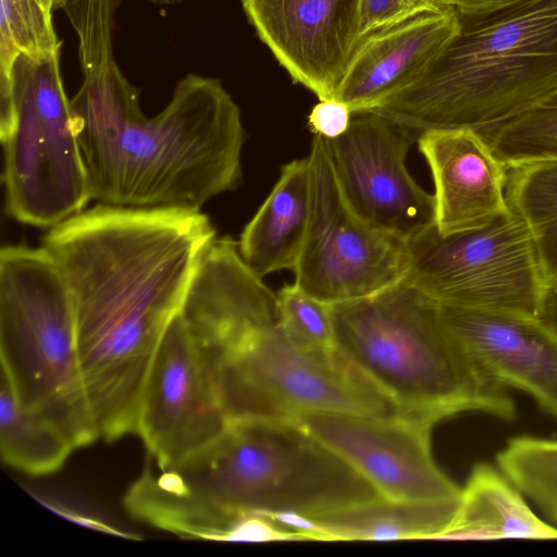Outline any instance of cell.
I'll list each match as a JSON object with an SVG mask.
<instances>
[{
  "mask_svg": "<svg viewBox=\"0 0 557 557\" xmlns=\"http://www.w3.org/2000/svg\"><path fill=\"white\" fill-rule=\"evenodd\" d=\"M215 234L200 210L99 203L45 236L70 292L85 389L106 441L137 434L156 351Z\"/></svg>",
  "mask_w": 557,
  "mask_h": 557,
  "instance_id": "6da1fadb",
  "label": "cell"
},
{
  "mask_svg": "<svg viewBox=\"0 0 557 557\" xmlns=\"http://www.w3.org/2000/svg\"><path fill=\"white\" fill-rule=\"evenodd\" d=\"M380 496L296 422L240 419L176 466L161 469L149 460L126 500L133 517L151 527L231 541L246 513L314 516Z\"/></svg>",
  "mask_w": 557,
  "mask_h": 557,
  "instance_id": "7a4b0ae2",
  "label": "cell"
},
{
  "mask_svg": "<svg viewBox=\"0 0 557 557\" xmlns=\"http://www.w3.org/2000/svg\"><path fill=\"white\" fill-rule=\"evenodd\" d=\"M71 103L90 199L101 205L200 210L242 180L245 128L219 78L187 74L154 116L136 87Z\"/></svg>",
  "mask_w": 557,
  "mask_h": 557,
  "instance_id": "3957f363",
  "label": "cell"
},
{
  "mask_svg": "<svg viewBox=\"0 0 557 557\" xmlns=\"http://www.w3.org/2000/svg\"><path fill=\"white\" fill-rule=\"evenodd\" d=\"M458 16L457 35L429 70L371 111L414 139L433 129L483 132L557 89V0Z\"/></svg>",
  "mask_w": 557,
  "mask_h": 557,
  "instance_id": "277c9868",
  "label": "cell"
},
{
  "mask_svg": "<svg viewBox=\"0 0 557 557\" xmlns=\"http://www.w3.org/2000/svg\"><path fill=\"white\" fill-rule=\"evenodd\" d=\"M336 350L407 414L436 423L461 412L513 420L507 387L445 323L438 304L401 282L331 305Z\"/></svg>",
  "mask_w": 557,
  "mask_h": 557,
  "instance_id": "5b68a950",
  "label": "cell"
},
{
  "mask_svg": "<svg viewBox=\"0 0 557 557\" xmlns=\"http://www.w3.org/2000/svg\"><path fill=\"white\" fill-rule=\"evenodd\" d=\"M230 420L293 421L306 412L407 416L336 349L309 350L278 321L236 307L184 317Z\"/></svg>",
  "mask_w": 557,
  "mask_h": 557,
  "instance_id": "8992f818",
  "label": "cell"
},
{
  "mask_svg": "<svg viewBox=\"0 0 557 557\" xmlns=\"http://www.w3.org/2000/svg\"><path fill=\"white\" fill-rule=\"evenodd\" d=\"M0 357L22 404L57 423L75 449L100 436L81 370L70 292L44 247L1 248Z\"/></svg>",
  "mask_w": 557,
  "mask_h": 557,
  "instance_id": "52a82bcc",
  "label": "cell"
},
{
  "mask_svg": "<svg viewBox=\"0 0 557 557\" xmlns=\"http://www.w3.org/2000/svg\"><path fill=\"white\" fill-rule=\"evenodd\" d=\"M60 55L20 54L0 89L5 209L36 227L52 228L91 200Z\"/></svg>",
  "mask_w": 557,
  "mask_h": 557,
  "instance_id": "ba28073f",
  "label": "cell"
},
{
  "mask_svg": "<svg viewBox=\"0 0 557 557\" xmlns=\"http://www.w3.org/2000/svg\"><path fill=\"white\" fill-rule=\"evenodd\" d=\"M404 280L441 306L539 317L547 288L531 237L511 211L480 228L408 240Z\"/></svg>",
  "mask_w": 557,
  "mask_h": 557,
  "instance_id": "9c48e42d",
  "label": "cell"
},
{
  "mask_svg": "<svg viewBox=\"0 0 557 557\" xmlns=\"http://www.w3.org/2000/svg\"><path fill=\"white\" fill-rule=\"evenodd\" d=\"M311 210L306 240L293 270L295 284L330 305L361 299L408 272V242L358 216L337 183L324 137L314 134L308 156Z\"/></svg>",
  "mask_w": 557,
  "mask_h": 557,
  "instance_id": "30bf717a",
  "label": "cell"
},
{
  "mask_svg": "<svg viewBox=\"0 0 557 557\" xmlns=\"http://www.w3.org/2000/svg\"><path fill=\"white\" fill-rule=\"evenodd\" d=\"M356 114L343 135L325 139L339 188L363 221L408 242L435 225L434 196L406 165L414 138L377 113Z\"/></svg>",
  "mask_w": 557,
  "mask_h": 557,
  "instance_id": "8fae6325",
  "label": "cell"
},
{
  "mask_svg": "<svg viewBox=\"0 0 557 557\" xmlns=\"http://www.w3.org/2000/svg\"><path fill=\"white\" fill-rule=\"evenodd\" d=\"M227 418L181 312L168 326L149 369L137 435L158 468L173 467L212 444Z\"/></svg>",
  "mask_w": 557,
  "mask_h": 557,
  "instance_id": "7c38bea8",
  "label": "cell"
},
{
  "mask_svg": "<svg viewBox=\"0 0 557 557\" xmlns=\"http://www.w3.org/2000/svg\"><path fill=\"white\" fill-rule=\"evenodd\" d=\"M293 421L336 453L384 497H460L461 487L432 456L430 433L434 423L430 421L327 411L306 412Z\"/></svg>",
  "mask_w": 557,
  "mask_h": 557,
  "instance_id": "4fadbf2b",
  "label": "cell"
},
{
  "mask_svg": "<svg viewBox=\"0 0 557 557\" xmlns=\"http://www.w3.org/2000/svg\"><path fill=\"white\" fill-rule=\"evenodd\" d=\"M260 40L319 100L335 99L358 47L361 0H239Z\"/></svg>",
  "mask_w": 557,
  "mask_h": 557,
  "instance_id": "5bb4252c",
  "label": "cell"
},
{
  "mask_svg": "<svg viewBox=\"0 0 557 557\" xmlns=\"http://www.w3.org/2000/svg\"><path fill=\"white\" fill-rule=\"evenodd\" d=\"M440 306L472 358L498 383L519 389L557 420V333L540 317Z\"/></svg>",
  "mask_w": 557,
  "mask_h": 557,
  "instance_id": "9a60e30c",
  "label": "cell"
},
{
  "mask_svg": "<svg viewBox=\"0 0 557 557\" xmlns=\"http://www.w3.org/2000/svg\"><path fill=\"white\" fill-rule=\"evenodd\" d=\"M417 143L432 174L441 235L480 228L510 212L507 166L478 131L433 129Z\"/></svg>",
  "mask_w": 557,
  "mask_h": 557,
  "instance_id": "2e32d148",
  "label": "cell"
},
{
  "mask_svg": "<svg viewBox=\"0 0 557 557\" xmlns=\"http://www.w3.org/2000/svg\"><path fill=\"white\" fill-rule=\"evenodd\" d=\"M446 7L424 12L361 38L341 82L336 100L352 112H371L418 81L459 30Z\"/></svg>",
  "mask_w": 557,
  "mask_h": 557,
  "instance_id": "e0dca14e",
  "label": "cell"
},
{
  "mask_svg": "<svg viewBox=\"0 0 557 557\" xmlns=\"http://www.w3.org/2000/svg\"><path fill=\"white\" fill-rule=\"evenodd\" d=\"M459 499L403 500L380 496L314 516L265 515L305 541L438 540L450 525Z\"/></svg>",
  "mask_w": 557,
  "mask_h": 557,
  "instance_id": "ac0fdd59",
  "label": "cell"
},
{
  "mask_svg": "<svg viewBox=\"0 0 557 557\" xmlns=\"http://www.w3.org/2000/svg\"><path fill=\"white\" fill-rule=\"evenodd\" d=\"M311 210L308 157L287 162L238 242L246 264L260 277L294 270L302 250Z\"/></svg>",
  "mask_w": 557,
  "mask_h": 557,
  "instance_id": "d6986e66",
  "label": "cell"
},
{
  "mask_svg": "<svg viewBox=\"0 0 557 557\" xmlns=\"http://www.w3.org/2000/svg\"><path fill=\"white\" fill-rule=\"evenodd\" d=\"M557 539L524 495L496 466L476 463L461 487L458 509L438 540Z\"/></svg>",
  "mask_w": 557,
  "mask_h": 557,
  "instance_id": "ffe728a7",
  "label": "cell"
},
{
  "mask_svg": "<svg viewBox=\"0 0 557 557\" xmlns=\"http://www.w3.org/2000/svg\"><path fill=\"white\" fill-rule=\"evenodd\" d=\"M0 449L7 465L32 475L58 471L75 449L57 423L22 404L2 371Z\"/></svg>",
  "mask_w": 557,
  "mask_h": 557,
  "instance_id": "44dd1931",
  "label": "cell"
},
{
  "mask_svg": "<svg viewBox=\"0 0 557 557\" xmlns=\"http://www.w3.org/2000/svg\"><path fill=\"white\" fill-rule=\"evenodd\" d=\"M506 199L531 237L547 290L557 289V160L507 166Z\"/></svg>",
  "mask_w": 557,
  "mask_h": 557,
  "instance_id": "7402d4cb",
  "label": "cell"
},
{
  "mask_svg": "<svg viewBox=\"0 0 557 557\" xmlns=\"http://www.w3.org/2000/svg\"><path fill=\"white\" fill-rule=\"evenodd\" d=\"M479 133L506 166L557 160V89L516 116Z\"/></svg>",
  "mask_w": 557,
  "mask_h": 557,
  "instance_id": "603a6c76",
  "label": "cell"
},
{
  "mask_svg": "<svg viewBox=\"0 0 557 557\" xmlns=\"http://www.w3.org/2000/svg\"><path fill=\"white\" fill-rule=\"evenodd\" d=\"M496 466L557 524V440L512 437L496 454Z\"/></svg>",
  "mask_w": 557,
  "mask_h": 557,
  "instance_id": "cb8c5ba5",
  "label": "cell"
},
{
  "mask_svg": "<svg viewBox=\"0 0 557 557\" xmlns=\"http://www.w3.org/2000/svg\"><path fill=\"white\" fill-rule=\"evenodd\" d=\"M0 88L11 83L20 54L38 57L61 50L49 0H1Z\"/></svg>",
  "mask_w": 557,
  "mask_h": 557,
  "instance_id": "d4e9b609",
  "label": "cell"
},
{
  "mask_svg": "<svg viewBox=\"0 0 557 557\" xmlns=\"http://www.w3.org/2000/svg\"><path fill=\"white\" fill-rule=\"evenodd\" d=\"M281 325L297 345L309 350H335L331 305L295 283L277 293Z\"/></svg>",
  "mask_w": 557,
  "mask_h": 557,
  "instance_id": "484cf974",
  "label": "cell"
},
{
  "mask_svg": "<svg viewBox=\"0 0 557 557\" xmlns=\"http://www.w3.org/2000/svg\"><path fill=\"white\" fill-rule=\"evenodd\" d=\"M446 7L441 0H361V38L424 12Z\"/></svg>",
  "mask_w": 557,
  "mask_h": 557,
  "instance_id": "4316f807",
  "label": "cell"
},
{
  "mask_svg": "<svg viewBox=\"0 0 557 557\" xmlns=\"http://www.w3.org/2000/svg\"><path fill=\"white\" fill-rule=\"evenodd\" d=\"M352 112L336 99L320 100L308 115V124L312 132L325 139H335L349 127Z\"/></svg>",
  "mask_w": 557,
  "mask_h": 557,
  "instance_id": "83f0119b",
  "label": "cell"
},
{
  "mask_svg": "<svg viewBox=\"0 0 557 557\" xmlns=\"http://www.w3.org/2000/svg\"><path fill=\"white\" fill-rule=\"evenodd\" d=\"M40 502L44 503L47 507H49L51 510L55 511L59 515H62L66 519H70L76 523L83 524L85 527H88V528H91V529H95V530H98L101 532H106V533H110V534H114V535H119V536H124V537H131V539L133 537L131 534L123 533L120 530L115 529L114 527H112L110 524H106L104 522L97 519L96 517L88 516L87 513H84L77 509H73L67 505L57 503L52 499L51 500L40 499Z\"/></svg>",
  "mask_w": 557,
  "mask_h": 557,
  "instance_id": "f1b7e54d",
  "label": "cell"
},
{
  "mask_svg": "<svg viewBox=\"0 0 557 557\" xmlns=\"http://www.w3.org/2000/svg\"><path fill=\"white\" fill-rule=\"evenodd\" d=\"M461 15H482L513 5L522 0H441Z\"/></svg>",
  "mask_w": 557,
  "mask_h": 557,
  "instance_id": "f546056e",
  "label": "cell"
},
{
  "mask_svg": "<svg viewBox=\"0 0 557 557\" xmlns=\"http://www.w3.org/2000/svg\"><path fill=\"white\" fill-rule=\"evenodd\" d=\"M539 317L557 333V289L546 292Z\"/></svg>",
  "mask_w": 557,
  "mask_h": 557,
  "instance_id": "4dcf8cb0",
  "label": "cell"
},
{
  "mask_svg": "<svg viewBox=\"0 0 557 557\" xmlns=\"http://www.w3.org/2000/svg\"><path fill=\"white\" fill-rule=\"evenodd\" d=\"M53 7V10H59L64 7L67 0H49Z\"/></svg>",
  "mask_w": 557,
  "mask_h": 557,
  "instance_id": "1f68e13d",
  "label": "cell"
}]
</instances>
